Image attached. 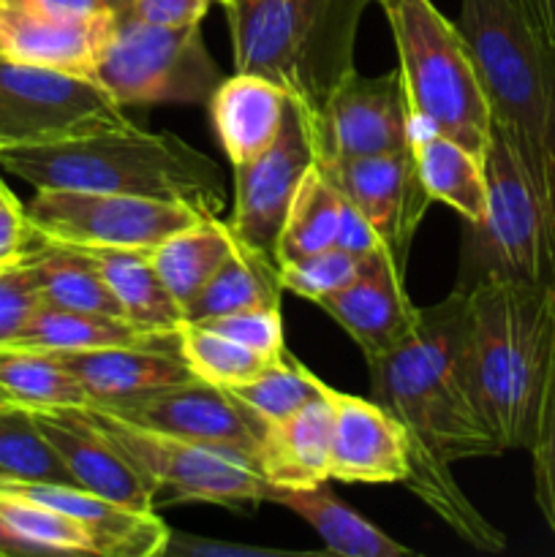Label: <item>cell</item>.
I'll list each match as a JSON object with an SVG mask.
<instances>
[{"label":"cell","mask_w":555,"mask_h":557,"mask_svg":"<svg viewBox=\"0 0 555 557\" xmlns=\"http://www.w3.org/2000/svg\"><path fill=\"white\" fill-rule=\"evenodd\" d=\"M368 368L373 400L395 413L406 435L408 493L473 549L504 553L506 536L479 515L449 471L457 460L504 451L473 386L466 286L419 308L411 335Z\"/></svg>","instance_id":"cell-1"},{"label":"cell","mask_w":555,"mask_h":557,"mask_svg":"<svg viewBox=\"0 0 555 557\" xmlns=\"http://www.w3.org/2000/svg\"><path fill=\"white\" fill-rule=\"evenodd\" d=\"M0 166L36 190H92L194 207L218 215L226 188L218 163L174 134L136 128L92 131L49 145L0 150Z\"/></svg>","instance_id":"cell-2"},{"label":"cell","mask_w":555,"mask_h":557,"mask_svg":"<svg viewBox=\"0 0 555 557\" xmlns=\"http://www.w3.org/2000/svg\"><path fill=\"white\" fill-rule=\"evenodd\" d=\"M466 292L479 406L501 449H531L555 351V283L482 272Z\"/></svg>","instance_id":"cell-3"},{"label":"cell","mask_w":555,"mask_h":557,"mask_svg":"<svg viewBox=\"0 0 555 557\" xmlns=\"http://www.w3.org/2000/svg\"><path fill=\"white\" fill-rule=\"evenodd\" d=\"M457 27L488 92L493 125L509 136L555 218V52L526 0H462Z\"/></svg>","instance_id":"cell-4"},{"label":"cell","mask_w":555,"mask_h":557,"mask_svg":"<svg viewBox=\"0 0 555 557\" xmlns=\"http://www.w3.org/2000/svg\"><path fill=\"white\" fill-rule=\"evenodd\" d=\"M370 0H223L234 71L275 82L316 120L354 71V38Z\"/></svg>","instance_id":"cell-5"},{"label":"cell","mask_w":555,"mask_h":557,"mask_svg":"<svg viewBox=\"0 0 555 557\" xmlns=\"http://www.w3.org/2000/svg\"><path fill=\"white\" fill-rule=\"evenodd\" d=\"M397 47L414 128L439 131L484 158L493 112L457 22L433 0H379Z\"/></svg>","instance_id":"cell-6"},{"label":"cell","mask_w":555,"mask_h":557,"mask_svg":"<svg viewBox=\"0 0 555 557\" xmlns=\"http://www.w3.org/2000/svg\"><path fill=\"white\" fill-rule=\"evenodd\" d=\"M96 82L120 107L207 103L223 82L199 25H152L131 14L114 16L96 69Z\"/></svg>","instance_id":"cell-7"},{"label":"cell","mask_w":555,"mask_h":557,"mask_svg":"<svg viewBox=\"0 0 555 557\" xmlns=\"http://www.w3.org/2000/svg\"><path fill=\"white\" fill-rule=\"evenodd\" d=\"M92 424L141 473L156 506L218 504L243 509L264 504L272 484L254 462L194 441L139 428L103 406H79Z\"/></svg>","instance_id":"cell-8"},{"label":"cell","mask_w":555,"mask_h":557,"mask_svg":"<svg viewBox=\"0 0 555 557\" xmlns=\"http://www.w3.org/2000/svg\"><path fill=\"white\" fill-rule=\"evenodd\" d=\"M482 163L488 205L482 223L471 226L482 237V272L555 283V218L498 125H493Z\"/></svg>","instance_id":"cell-9"},{"label":"cell","mask_w":555,"mask_h":557,"mask_svg":"<svg viewBox=\"0 0 555 557\" xmlns=\"http://www.w3.org/2000/svg\"><path fill=\"white\" fill-rule=\"evenodd\" d=\"M131 125L98 82L0 58V150Z\"/></svg>","instance_id":"cell-10"},{"label":"cell","mask_w":555,"mask_h":557,"mask_svg":"<svg viewBox=\"0 0 555 557\" xmlns=\"http://www.w3.org/2000/svg\"><path fill=\"white\" fill-rule=\"evenodd\" d=\"M25 212L33 237L47 243L145 253L205 218V212L172 201L92 190H36Z\"/></svg>","instance_id":"cell-11"},{"label":"cell","mask_w":555,"mask_h":557,"mask_svg":"<svg viewBox=\"0 0 555 557\" xmlns=\"http://www.w3.org/2000/svg\"><path fill=\"white\" fill-rule=\"evenodd\" d=\"M103 408L139 428L229 451L259 468V449L267 424L250 413L226 386L194 379L141 392L118 406Z\"/></svg>","instance_id":"cell-12"},{"label":"cell","mask_w":555,"mask_h":557,"mask_svg":"<svg viewBox=\"0 0 555 557\" xmlns=\"http://www.w3.org/2000/svg\"><path fill=\"white\" fill-rule=\"evenodd\" d=\"M319 158L384 156L411 147L414 117L400 71L362 76L357 69L341 79L324 109L308 123Z\"/></svg>","instance_id":"cell-13"},{"label":"cell","mask_w":555,"mask_h":557,"mask_svg":"<svg viewBox=\"0 0 555 557\" xmlns=\"http://www.w3.org/2000/svg\"><path fill=\"white\" fill-rule=\"evenodd\" d=\"M316 163L308 117L288 98L286 120L278 139L245 166H234V212L229 228L234 239L275 261L283 218L299 180Z\"/></svg>","instance_id":"cell-14"},{"label":"cell","mask_w":555,"mask_h":557,"mask_svg":"<svg viewBox=\"0 0 555 557\" xmlns=\"http://www.w3.org/2000/svg\"><path fill=\"white\" fill-rule=\"evenodd\" d=\"M316 166L375 228L386 253L406 272L414 234L433 201L419 177L414 147L384 156L319 158Z\"/></svg>","instance_id":"cell-15"},{"label":"cell","mask_w":555,"mask_h":557,"mask_svg":"<svg viewBox=\"0 0 555 557\" xmlns=\"http://www.w3.org/2000/svg\"><path fill=\"white\" fill-rule=\"evenodd\" d=\"M316 305L357 343L365 362L395 351L419 319V308L406 292V272L386 250L373 253L357 281Z\"/></svg>","instance_id":"cell-16"},{"label":"cell","mask_w":555,"mask_h":557,"mask_svg":"<svg viewBox=\"0 0 555 557\" xmlns=\"http://www.w3.org/2000/svg\"><path fill=\"white\" fill-rule=\"evenodd\" d=\"M33 417L79 487L125 509L156 511V500L141 473L79 406L41 408L33 411Z\"/></svg>","instance_id":"cell-17"},{"label":"cell","mask_w":555,"mask_h":557,"mask_svg":"<svg viewBox=\"0 0 555 557\" xmlns=\"http://www.w3.org/2000/svg\"><path fill=\"white\" fill-rule=\"evenodd\" d=\"M114 11H103L87 20H63L0 0V58L96 82L98 60L114 27Z\"/></svg>","instance_id":"cell-18"},{"label":"cell","mask_w":555,"mask_h":557,"mask_svg":"<svg viewBox=\"0 0 555 557\" xmlns=\"http://www.w3.org/2000/svg\"><path fill=\"white\" fill-rule=\"evenodd\" d=\"M330 479L337 482L390 484L408 471L406 435L392 411L379 400L332 389Z\"/></svg>","instance_id":"cell-19"},{"label":"cell","mask_w":555,"mask_h":557,"mask_svg":"<svg viewBox=\"0 0 555 557\" xmlns=\"http://www.w3.org/2000/svg\"><path fill=\"white\" fill-rule=\"evenodd\" d=\"M0 487L38 500L44 506H52L79 522L92 536L96 555L101 557H158L166 547L169 528L152 511L125 509V506L87 493L85 487H76V484L0 479Z\"/></svg>","instance_id":"cell-20"},{"label":"cell","mask_w":555,"mask_h":557,"mask_svg":"<svg viewBox=\"0 0 555 557\" xmlns=\"http://www.w3.org/2000/svg\"><path fill=\"white\" fill-rule=\"evenodd\" d=\"M49 354L79 381L92 406H118L141 392L196 379L183 354L161 348H90Z\"/></svg>","instance_id":"cell-21"},{"label":"cell","mask_w":555,"mask_h":557,"mask_svg":"<svg viewBox=\"0 0 555 557\" xmlns=\"http://www.w3.org/2000/svg\"><path fill=\"white\" fill-rule=\"evenodd\" d=\"M207 103L229 163L245 166L281 134L288 92L264 76L234 71V76L215 87Z\"/></svg>","instance_id":"cell-22"},{"label":"cell","mask_w":555,"mask_h":557,"mask_svg":"<svg viewBox=\"0 0 555 557\" xmlns=\"http://www.w3.org/2000/svg\"><path fill=\"white\" fill-rule=\"evenodd\" d=\"M332 386L288 419L264 428L259 471L272 487H316L330 479Z\"/></svg>","instance_id":"cell-23"},{"label":"cell","mask_w":555,"mask_h":557,"mask_svg":"<svg viewBox=\"0 0 555 557\" xmlns=\"http://www.w3.org/2000/svg\"><path fill=\"white\" fill-rule=\"evenodd\" d=\"M3 348H36V351H90V348H161L180 351L177 332L139 330L131 321L101 313L58 308L41 302L20 335Z\"/></svg>","instance_id":"cell-24"},{"label":"cell","mask_w":555,"mask_h":557,"mask_svg":"<svg viewBox=\"0 0 555 557\" xmlns=\"http://www.w3.org/2000/svg\"><path fill=\"white\" fill-rule=\"evenodd\" d=\"M270 504L283 506L303 517L316 536L324 542L326 553L341 557H406L411 549L406 544L386 536L381 528L365 520L362 515L343 504L341 498L326 490L324 484L316 487H270L267 495Z\"/></svg>","instance_id":"cell-25"},{"label":"cell","mask_w":555,"mask_h":557,"mask_svg":"<svg viewBox=\"0 0 555 557\" xmlns=\"http://www.w3.org/2000/svg\"><path fill=\"white\" fill-rule=\"evenodd\" d=\"M79 250L112 288L114 299L123 308L125 321L150 332H177L183 326V308L158 275L150 253L107 248Z\"/></svg>","instance_id":"cell-26"},{"label":"cell","mask_w":555,"mask_h":557,"mask_svg":"<svg viewBox=\"0 0 555 557\" xmlns=\"http://www.w3.org/2000/svg\"><path fill=\"white\" fill-rule=\"evenodd\" d=\"M411 147L430 199L444 201L468 226H479L488 205L482 158L460 141L428 128H414Z\"/></svg>","instance_id":"cell-27"},{"label":"cell","mask_w":555,"mask_h":557,"mask_svg":"<svg viewBox=\"0 0 555 557\" xmlns=\"http://www.w3.org/2000/svg\"><path fill=\"white\" fill-rule=\"evenodd\" d=\"M25 256L44 302L82 310V313L125 319L112 288L107 286V281L98 275L96 267L90 264V259L79 248L30 237Z\"/></svg>","instance_id":"cell-28"},{"label":"cell","mask_w":555,"mask_h":557,"mask_svg":"<svg viewBox=\"0 0 555 557\" xmlns=\"http://www.w3.org/2000/svg\"><path fill=\"white\" fill-rule=\"evenodd\" d=\"M234 248L237 239L229 223L218 221V215H205L163 239L158 248L150 250V259L172 297L185 310V305L215 275Z\"/></svg>","instance_id":"cell-29"},{"label":"cell","mask_w":555,"mask_h":557,"mask_svg":"<svg viewBox=\"0 0 555 557\" xmlns=\"http://www.w3.org/2000/svg\"><path fill=\"white\" fill-rule=\"evenodd\" d=\"M281 294L278 261L237 243V248L218 267L215 275L185 305L183 324H201L218 315L259 308V305H281Z\"/></svg>","instance_id":"cell-30"},{"label":"cell","mask_w":555,"mask_h":557,"mask_svg":"<svg viewBox=\"0 0 555 557\" xmlns=\"http://www.w3.org/2000/svg\"><path fill=\"white\" fill-rule=\"evenodd\" d=\"M343 205L346 201H343L341 190L313 163L299 180L286 218H283L275 250L278 264L332 248L337 243V232H341Z\"/></svg>","instance_id":"cell-31"},{"label":"cell","mask_w":555,"mask_h":557,"mask_svg":"<svg viewBox=\"0 0 555 557\" xmlns=\"http://www.w3.org/2000/svg\"><path fill=\"white\" fill-rule=\"evenodd\" d=\"M0 386L16 406L30 411L90 403L79 381L52 354L36 348H0Z\"/></svg>","instance_id":"cell-32"},{"label":"cell","mask_w":555,"mask_h":557,"mask_svg":"<svg viewBox=\"0 0 555 557\" xmlns=\"http://www.w3.org/2000/svg\"><path fill=\"white\" fill-rule=\"evenodd\" d=\"M326 389H330V384H324L313 370L305 368L292 354L283 351L281 357L267 362L254 379L232 386L229 392L261 422L272 424L324 397Z\"/></svg>","instance_id":"cell-33"},{"label":"cell","mask_w":555,"mask_h":557,"mask_svg":"<svg viewBox=\"0 0 555 557\" xmlns=\"http://www.w3.org/2000/svg\"><path fill=\"white\" fill-rule=\"evenodd\" d=\"M0 479L76 484L25 406L0 408Z\"/></svg>","instance_id":"cell-34"},{"label":"cell","mask_w":555,"mask_h":557,"mask_svg":"<svg viewBox=\"0 0 555 557\" xmlns=\"http://www.w3.org/2000/svg\"><path fill=\"white\" fill-rule=\"evenodd\" d=\"M0 520L9 528L11 536L25 544L33 555H96V542L79 522L52 506L9 493L3 487H0Z\"/></svg>","instance_id":"cell-35"},{"label":"cell","mask_w":555,"mask_h":557,"mask_svg":"<svg viewBox=\"0 0 555 557\" xmlns=\"http://www.w3.org/2000/svg\"><path fill=\"white\" fill-rule=\"evenodd\" d=\"M180 354H183L185 364H188L196 379L207 381V384L226 386V389L245 384L267 362H272V359L250 351L243 343L232 341V337L221 335L215 330H207L201 324L180 326Z\"/></svg>","instance_id":"cell-36"},{"label":"cell","mask_w":555,"mask_h":557,"mask_svg":"<svg viewBox=\"0 0 555 557\" xmlns=\"http://www.w3.org/2000/svg\"><path fill=\"white\" fill-rule=\"evenodd\" d=\"M370 259H373V253H351V250L332 245L319 253L278 264V275H281L283 292L297 294L308 302H319V299L330 297V294L341 292L348 283L357 281L368 270Z\"/></svg>","instance_id":"cell-37"},{"label":"cell","mask_w":555,"mask_h":557,"mask_svg":"<svg viewBox=\"0 0 555 557\" xmlns=\"http://www.w3.org/2000/svg\"><path fill=\"white\" fill-rule=\"evenodd\" d=\"M533 457V495L544 522L555 533V351L550 362L547 384H544L542 406H539L536 430L531 441Z\"/></svg>","instance_id":"cell-38"},{"label":"cell","mask_w":555,"mask_h":557,"mask_svg":"<svg viewBox=\"0 0 555 557\" xmlns=\"http://www.w3.org/2000/svg\"><path fill=\"white\" fill-rule=\"evenodd\" d=\"M201 326L215 330L232 341L243 343L250 351L261 354L267 359H275L286 351L283 343V319L281 305H259V308H245L237 313L218 315V319L201 321Z\"/></svg>","instance_id":"cell-39"},{"label":"cell","mask_w":555,"mask_h":557,"mask_svg":"<svg viewBox=\"0 0 555 557\" xmlns=\"http://www.w3.org/2000/svg\"><path fill=\"white\" fill-rule=\"evenodd\" d=\"M41 302V292L25 253L0 264V348L20 335Z\"/></svg>","instance_id":"cell-40"},{"label":"cell","mask_w":555,"mask_h":557,"mask_svg":"<svg viewBox=\"0 0 555 557\" xmlns=\"http://www.w3.org/2000/svg\"><path fill=\"white\" fill-rule=\"evenodd\" d=\"M313 553H292V549L259 547V544L221 542L210 536H194V533L172 531L169 528L163 557H308Z\"/></svg>","instance_id":"cell-41"},{"label":"cell","mask_w":555,"mask_h":557,"mask_svg":"<svg viewBox=\"0 0 555 557\" xmlns=\"http://www.w3.org/2000/svg\"><path fill=\"white\" fill-rule=\"evenodd\" d=\"M210 3L212 0H134L125 14L141 22H152V25L183 27L199 25Z\"/></svg>","instance_id":"cell-42"},{"label":"cell","mask_w":555,"mask_h":557,"mask_svg":"<svg viewBox=\"0 0 555 557\" xmlns=\"http://www.w3.org/2000/svg\"><path fill=\"white\" fill-rule=\"evenodd\" d=\"M30 237L33 232L25 207L0 180V264L25 253Z\"/></svg>","instance_id":"cell-43"},{"label":"cell","mask_w":555,"mask_h":557,"mask_svg":"<svg viewBox=\"0 0 555 557\" xmlns=\"http://www.w3.org/2000/svg\"><path fill=\"white\" fill-rule=\"evenodd\" d=\"M346 201V199H343ZM337 248L351 250V253H379V250H386L381 237L375 234V228L354 210L351 205H343V221H341V232H337Z\"/></svg>","instance_id":"cell-44"},{"label":"cell","mask_w":555,"mask_h":557,"mask_svg":"<svg viewBox=\"0 0 555 557\" xmlns=\"http://www.w3.org/2000/svg\"><path fill=\"white\" fill-rule=\"evenodd\" d=\"M11 3L27 5L33 11H41V14L63 16V20H87V16L109 11L103 0H11Z\"/></svg>","instance_id":"cell-45"},{"label":"cell","mask_w":555,"mask_h":557,"mask_svg":"<svg viewBox=\"0 0 555 557\" xmlns=\"http://www.w3.org/2000/svg\"><path fill=\"white\" fill-rule=\"evenodd\" d=\"M539 33L544 36L547 47L555 52V0H526Z\"/></svg>","instance_id":"cell-46"},{"label":"cell","mask_w":555,"mask_h":557,"mask_svg":"<svg viewBox=\"0 0 555 557\" xmlns=\"http://www.w3.org/2000/svg\"><path fill=\"white\" fill-rule=\"evenodd\" d=\"M0 555H33L25 544L16 542V539L11 536V531L3 525V520H0Z\"/></svg>","instance_id":"cell-47"},{"label":"cell","mask_w":555,"mask_h":557,"mask_svg":"<svg viewBox=\"0 0 555 557\" xmlns=\"http://www.w3.org/2000/svg\"><path fill=\"white\" fill-rule=\"evenodd\" d=\"M103 3H107V9L114 11V14H123V11L131 9V3H134V0H103Z\"/></svg>","instance_id":"cell-48"},{"label":"cell","mask_w":555,"mask_h":557,"mask_svg":"<svg viewBox=\"0 0 555 557\" xmlns=\"http://www.w3.org/2000/svg\"><path fill=\"white\" fill-rule=\"evenodd\" d=\"M11 406H16V403L11 400V397H9V392H5L3 386H0V408H11Z\"/></svg>","instance_id":"cell-49"},{"label":"cell","mask_w":555,"mask_h":557,"mask_svg":"<svg viewBox=\"0 0 555 557\" xmlns=\"http://www.w3.org/2000/svg\"><path fill=\"white\" fill-rule=\"evenodd\" d=\"M218 3H223V0H218Z\"/></svg>","instance_id":"cell-50"}]
</instances>
